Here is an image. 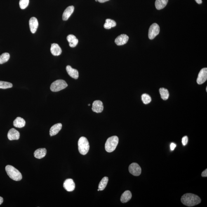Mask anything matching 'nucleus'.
<instances>
[{"mask_svg": "<svg viewBox=\"0 0 207 207\" xmlns=\"http://www.w3.org/2000/svg\"><path fill=\"white\" fill-rule=\"evenodd\" d=\"M9 54L5 53L0 55V64H2L8 61L10 58Z\"/></svg>", "mask_w": 207, "mask_h": 207, "instance_id": "26", "label": "nucleus"}, {"mask_svg": "<svg viewBox=\"0 0 207 207\" xmlns=\"http://www.w3.org/2000/svg\"><path fill=\"white\" fill-rule=\"evenodd\" d=\"M206 91H207V88H206Z\"/></svg>", "mask_w": 207, "mask_h": 207, "instance_id": "37", "label": "nucleus"}, {"mask_svg": "<svg viewBox=\"0 0 207 207\" xmlns=\"http://www.w3.org/2000/svg\"><path fill=\"white\" fill-rule=\"evenodd\" d=\"M176 147V145L175 144L172 143L170 145V148H171V150H173Z\"/></svg>", "mask_w": 207, "mask_h": 207, "instance_id": "32", "label": "nucleus"}, {"mask_svg": "<svg viewBox=\"0 0 207 207\" xmlns=\"http://www.w3.org/2000/svg\"><path fill=\"white\" fill-rule=\"evenodd\" d=\"M20 136L19 133L14 128L10 129L8 134V138L10 140H19Z\"/></svg>", "mask_w": 207, "mask_h": 207, "instance_id": "13", "label": "nucleus"}, {"mask_svg": "<svg viewBox=\"0 0 207 207\" xmlns=\"http://www.w3.org/2000/svg\"><path fill=\"white\" fill-rule=\"evenodd\" d=\"M159 92L161 94V98L163 100H168L169 96V93L167 90L164 88H161L160 89Z\"/></svg>", "mask_w": 207, "mask_h": 207, "instance_id": "25", "label": "nucleus"}, {"mask_svg": "<svg viewBox=\"0 0 207 207\" xmlns=\"http://www.w3.org/2000/svg\"><path fill=\"white\" fill-rule=\"evenodd\" d=\"M29 0H20L19 6L20 8L22 9H25L28 6Z\"/></svg>", "mask_w": 207, "mask_h": 207, "instance_id": "29", "label": "nucleus"}, {"mask_svg": "<svg viewBox=\"0 0 207 207\" xmlns=\"http://www.w3.org/2000/svg\"><path fill=\"white\" fill-rule=\"evenodd\" d=\"M160 31V29L159 25L156 23L152 24L149 29V39L150 40L154 39L159 34Z\"/></svg>", "mask_w": 207, "mask_h": 207, "instance_id": "6", "label": "nucleus"}, {"mask_svg": "<svg viewBox=\"0 0 207 207\" xmlns=\"http://www.w3.org/2000/svg\"><path fill=\"white\" fill-rule=\"evenodd\" d=\"M6 171L10 178L13 180L19 181L22 180V175L20 172L11 165H7Z\"/></svg>", "mask_w": 207, "mask_h": 207, "instance_id": "2", "label": "nucleus"}, {"mask_svg": "<svg viewBox=\"0 0 207 207\" xmlns=\"http://www.w3.org/2000/svg\"><path fill=\"white\" fill-rule=\"evenodd\" d=\"M29 24L31 32L34 34L36 32L39 26V22L37 19L35 17H32L29 20Z\"/></svg>", "mask_w": 207, "mask_h": 207, "instance_id": "12", "label": "nucleus"}, {"mask_svg": "<svg viewBox=\"0 0 207 207\" xmlns=\"http://www.w3.org/2000/svg\"><path fill=\"white\" fill-rule=\"evenodd\" d=\"M74 8L73 6H69L65 10L63 14L62 19L63 20H68L69 17L73 13H74Z\"/></svg>", "mask_w": 207, "mask_h": 207, "instance_id": "15", "label": "nucleus"}, {"mask_svg": "<svg viewBox=\"0 0 207 207\" xmlns=\"http://www.w3.org/2000/svg\"><path fill=\"white\" fill-rule=\"evenodd\" d=\"M67 40L69 43V46L71 47L74 48L77 46L78 40L76 36L73 35H69L67 37Z\"/></svg>", "mask_w": 207, "mask_h": 207, "instance_id": "19", "label": "nucleus"}, {"mask_svg": "<svg viewBox=\"0 0 207 207\" xmlns=\"http://www.w3.org/2000/svg\"><path fill=\"white\" fill-rule=\"evenodd\" d=\"M168 0H156L155 6L156 9L161 10L166 7L168 3Z\"/></svg>", "mask_w": 207, "mask_h": 207, "instance_id": "22", "label": "nucleus"}, {"mask_svg": "<svg viewBox=\"0 0 207 207\" xmlns=\"http://www.w3.org/2000/svg\"><path fill=\"white\" fill-rule=\"evenodd\" d=\"M195 1L198 4H201V3H202V0H195Z\"/></svg>", "mask_w": 207, "mask_h": 207, "instance_id": "34", "label": "nucleus"}, {"mask_svg": "<svg viewBox=\"0 0 207 207\" xmlns=\"http://www.w3.org/2000/svg\"><path fill=\"white\" fill-rule=\"evenodd\" d=\"M132 195L131 192L128 190L125 191L122 195L121 201L122 203H126L131 199Z\"/></svg>", "mask_w": 207, "mask_h": 207, "instance_id": "20", "label": "nucleus"}, {"mask_svg": "<svg viewBox=\"0 0 207 207\" xmlns=\"http://www.w3.org/2000/svg\"><path fill=\"white\" fill-rule=\"evenodd\" d=\"M109 179L107 177H104L101 181L99 183L98 186V189L100 191L104 190L106 187L108 182Z\"/></svg>", "mask_w": 207, "mask_h": 207, "instance_id": "24", "label": "nucleus"}, {"mask_svg": "<svg viewBox=\"0 0 207 207\" xmlns=\"http://www.w3.org/2000/svg\"><path fill=\"white\" fill-rule=\"evenodd\" d=\"M46 154V150L45 148H41L36 150L34 153V155L37 159H41L44 157Z\"/></svg>", "mask_w": 207, "mask_h": 207, "instance_id": "18", "label": "nucleus"}, {"mask_svg": "<svg viewBox=\"0 0 207 207\" xmlns=\"http://www.w3.org/2000/svg\"><path fill=\"white\" fill-rule=\"evenodd\" d=\"M62 125V123H57L52 127L50 130V135L51 136H54L57 135L59 131L61 130Z\"/></svg>", "mask_w": 207, "mask_h": 207, "instance_id": "17", "label": "nucleus"}, {"mask_svg": "<svg viewBox=\"0 0 207 207\" xmlns=\"http://www.w3.org/2000/svg\"><path fill=\"white\" fill-rule=\"evenodd\" d=\"M119 143V138L117 136H113L107 139L105 144V149L107 152L111 153L116 149Z\"/></svg>", "mask_w": 207, "mask_h": 207, "instance_id": "4", "label": "nucleus"}, {"mask_svg": "<svg viewBox=\"0 0 207 207\" xmlns=\"http://www.w3.org/2000/svg\"><path fill=\"white\" fill-rule=\"evenodd\" d=\"M142 100L144 104H147L150 103L152 99L148 94H144L142 95Z\"/></svg>", "mask_w": 207, "mask_h": 207, "instance_id": "28", "label": "nucleus"}, {"mask_svg": "<svg viewBox=\"0 0 207 207\" xmlns=\"http://www.w3.org/2000/svg\"><path fill=\"white\" fill-rule=\"evenodd\" d=\"M14 126L17 128H23L25 125V121L23 118L17 117L14 121Z\"/></svg>", "mask_w": 207, "mask_h": 207, "instance_id": "21", "label": "nucleus"}, {"mask_svg": "<svg viewBox=\"0 0 207 207\" xmlns=\"http://www.w3.org/2000/svg\"><path fill=\"white\" fill-rule=\"evenodd\" d=\"M201 176L202 177H207V169L205 170L204 171H203L201 174Z\"/></svg>", "mask_w": 207, "mask_h": 207, "instance_id": "31", "label": "nucleus"}, {"mask_svg": "<svg viewBox=\"0 0 207 207\" xmlns=\"http://www.w3.org/2000/svg\"><path fill=\"white\" fill-rule=\"evenodd\" d=\"M128 170L130 173L135 176H139L141 173V168L136 163H133L130 165Z\"/></svg>", "mask_w": 207, "mask_h": 207, "instance_id": "7", "label": "nucleus"}, {"mask_svg": "<svg viewBox=\"0 0 207 207\" xmlns=\"http://www.w3.org/2000/svg\"><path fill=\"white\" fill-rule=\"evenodd\" d=\"M103 109V104L101 101L96 100L93 102L92 109L93 112L99 113L102 112Z\"/></svg>", "mask_w": 207, "mask_h": 207, "instance_id": "9", "label": "nucleus"}, {"mask_svg": "<svg viewBox=\"0 0 207 207\" xmlns=\"http://www.w3.org/2000/svg\"><path fill=\"white\" fill-rule=\"evenodd\" d=\"M188 137L187 136L183 137L182 139V144L184 146L186 145L188 143Z\"/></svg>", "mask_w": 207, "mask_h": 207, "instance_id": "30", "label": "nucleus"}, {"mask_svg": "<svg viewBox=\"0 0 207 207\" xmlns=\"http://www.w3.org/2000/svg\"><path fill=\"white\" fill-rule=\"evenodd\" d=\"M128 39L129 37L126 35L122 34L116 38L115 40V42L117 46H123L128 42Z\"/></svg>", "mask_w": 207, "mask_h": 207, "instance_id": "10", "label": "nucleus"}, {"mask_svg": "<svg viewBox=\"0 0 207 207\" xmlns=\"http://www.w3.org/2000/svg\"><path fill=\"white\" fill-rule=\"evenodd\" d=\"M182 204L186 206L192 207L199 204L201 199L199 196L192 193H187L182 196L181 199Z\"/></svg>", "mask_w": 207, "mask_h": 207, "instance_id": "1", "label": "nucleus"}, {"mask_svg": "<svg viewBox=\"0 0 207 207\" xmlns=\"http://www.w3.org/2000/svg\"><path fill=\"white\" fill-rule=\"evenodd\" d=\"M95 1L97 2V0H95Z\"/></svg>", "mask_w": 207, "mask_h": 207, "instance_id": "38", "label": "nucleus"}, {"mask_svg": "<svg viewBox=\"0 0 207 207\" xmlns=\"http://www.w3.org/2000/svg\"><path fill=\"white\" fill-rule=\"evenodd\" d=\"M66 70L68 74L71 78L74 79H77L79 77V73L77 69L73 68L70 66H67L66 67Z\"/></svg>", "mask_w": 207, "mask_h": 207, "instance_id": "16", "label": "nucleus"}, {"mask_svg": "<svg viewBox=\"0 0 207 207\" xmlns=\"http://www.w3.org/2000/svg\"><path fill=\"white\" fill-rule=\"evenodd\" d=\"M109 1V0H97V1L100 3H104L106 2Z\"/></svg>", "mask_w": 207, "mask_h": 207, "instance_id": "33", "label": "nucleus"}, {"mask_svg": "<svg viewBox=\"0 0 207 207\" xmlns=\"http://www.w3.org/2000/svg\"><path fill=\"white\" fill-rule=\"evenodd\" d=\"M50 51L52 54L55 56L60 55L62 53L61 48L57 43H53L52 44Z\"/></svg>", "mask_w": 207, "mask_h": 207, "instance_id": "14", "label": "nucleus"}, {"mask_svg": "<svg viewBox=\"0 0 207 207\" xmlns=\"http://www.w3.org/2000/svg\"><path fill=\"white\" fill-rule=\"evenodd\" d=\"M207 79V68L202 69L198 74L197 79L198 84H201L204 83Z\"/></svg>", "mask_w": 207, "mask_h": 207, "instance_id": "8", "label": "nucleus"}, {"mask_svg": "<svg viewBox=\"0 0 207 207\" xmlns=\"http://www.w3.org/2000/svg\"><path fill=\"white\" fill-rule=\"evenodd\" d=\"M63 187L67 191L71 192L74 190L75 184L72 179H68L64 182Z\"/></svg>", "mask_w": 207, "mask_h": 207, "instance_id": "11", "label": "nucleus"}, {"mask_svg": "<svg viewBox=\"0 0 207 207\" xmlns=\"http://www.w3.org/2000/svg\"><path fill=\"white\" fill-rule=\"evenodd\" d=\"M116 23L114 20L111 19H107L106 20V23L104 24V28L107 29H109L112 27H116Z\"/></svg>", "mask_w": 207, "mask_h": 207, "instance_id": "23", "label": "nucleus"}, {"mask_svg": "<svg viewBox=\"0 0 207 207\" xmlns=\"http://www.w3.org/2000/svg\"><path fill=\"white\" fill-rule=\"evenodd\" d=\"M67 83L62 79H58L53 82L50 86V90L53 92H58L67 88Z\"/></svg>", "mask_w": 207, "mask_h": 207, "instance_id": "5", "label": "nucleus"}, {"mask_svg": "<svg viewBox=\"0 0 207 207\" xmlns=\"http://www.w3.org/2000/svg\"><path fill=\"white\" fill-rule=\"evenodd\" d=\"M13 85L12 83L8 82L0 81V89H6L13 87Z\"/></svg>", "mask_w": 207, "mask_h": 207, "instance_id": "27", "label": "nucleus"}, {"mask_svg": "<svg viewBox=\"0 0 207 207\" xmlns=\"http://www.w3.org/2000/svg\"><path fill=\"white\" fill-rule=\"evenodd\" d=\"M78 150L82 155H85L90 150V144L88 139L84 137H82L78 142Z\"/></svg>", "mask_w": 207, "mask_h": 207, "instance_id": "3", "label": "nucleus"}, {"mask_svg": "<svg viewBox=\"0 0 207 207\" xmlns=\"http://www.w3.org/2000/svg\"><path fill=\"white\" fill-rule=\"evenodd\" d=\"M88 106H90V104H89Z\"/></svg>", "mask_w": 207, "mask_h": 207, "instance_id": "36", "label": "nucleus"}, {"mask_svg": "<svg viewBox=\"0 0 207 207\" xmlns=\"http://www.w3.org/2000/svg\"><path fill=\"white\" fill-rule=\"evenodd\" d=\"M3 202V198L0 196V205L2 204Z\"/></svg>", "mask_w": 207, "mask_h": 207, "instance_id": "35", "label": "nucleus"}]
</instances>
